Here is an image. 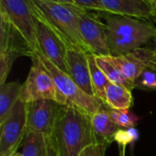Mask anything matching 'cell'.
Masks as SVG:
<instances>
[{"instance_id":"obj_28","label":"cell","mask_w":156,"mask_h":156,"mask_svg":"<svg viewBox=\"0 0 156 156\" xmlns=\"http://www.w3.org/2000/svg\"><path fill=\"white\" fill-rule=\"evenodd\" d=\"M153 42H154V44H153V50H154V63L153 64L156 67V37Z\"/></svg>"},{"instance_id":"obj_31","label":"cell","mask_w":156,"mask_h":156,"mask_svg":"<svg viewBox=\"0 0 156 156\" xmlns=\"http://www.w3.org/2000/svg\"><path fill=\"white\" fill-rule=\"evenodd\" d=\"M154 19L155 20V22H156V16H154Z\"/></svg>"},{"instance_id":"obj_19","label":"cell","mask_w":156,"mask_h":156,"mask_svg":"<svg viewBox=\"0 0 156 156\" xmlns=\"http://www.w3.org/2000/svg\"><path fill=\"white\" fill-rule=\"evenodd\" d=\"M22 156H48V138L41 133H25Z\"/></svg>"},{"instance_id":"obj_20","label":"cell","mask_w":156,"mask_h":156,"mask_svg":"<svg viewBox=\"0 0 156 156\" xmlns=\"http://www.w3.org/2000/svg\"><path fill=\"white\" fill-rule=\"evenodd\" d=\"M89 65L90 69L91 83H92L94 94L98 99L101 100L104 102L105 90L107 85L110 83V80H108L104 72L98 66L95 59V55L89 54Z\"/></svg>"},{"instance_id":"obj_1","label":"cell","mask_w":156,"mask_h":156,"mask_svg":"<svg viewBox=\"0 0 156 156\" xmlns=\"http://www.w3.org/2000/svg\"><path fill=\"white\" fill-rule=\"evenodd\" d=\"M49 139L58 156H80L96 144L90 115L70 103L61 106Z\"/></svg>"},{"instance_id":"obj_15","label":"cell","mask_w":156,"mask_h":156,"mask_svg":"<svg viewBox=\"0 0 156 156\" xmlns=\"http://www.w3.org/2000/svg\"><path fill=\"white\" fill-rule=\"evenodd\" d=\"M90 122L96 144H104L108 147L114 142L115 133L121 129L112 121L106 104L99 112L90 115Z\"/></svg>"},{"instance_id":"obj_25","label":"cell","mask_w":156,"mask_h":156,"mask_svg":"<svg viewBox=\"0 0 156 156\" xmlns=\"http://www.w3.org/2000/svg\"><path fill=\"white\" fill-rule=\"evenodd\" d=\"M108 146L104 144H92L87 147L80 156H106Z\"/></svg>"},{"instance_id":"obj_4","label":"cell","mask_w":156,"mask_h":156,"mask_svg":"<svg viewBox=\"0 0 156 156\" xmlns=\"http://www.w3.org/2000/svg\"><path fill=\"white\" fill-rule=\"evenodd\" d=\"M30 58L31 68L26 81L22 84L19 99L27 103L38 100H51L62 106L68 105L69 102L58 90L37 53Z\"/></svg>"},{"instance_id":"obj_17","label":"cell","mask_w":156,"mask_h":156,"mask_svg":"<svg viewBox=\"0 0 156 156\" xmlns=\"http://www.w3.org/2000/svg\"><path fill=\"white\" fill-rule=\"evenodd\" d=\"M22 84L17 81L5 82L0 85V123L7 117L20 98Z\"/></svg>"},{"instance_id":"obj_29","label":"cell","mask_w":156,"mask_h":156,"mask_svg":"<svg viewBox=\"0 0 156 156\" xmlns=\"http://www.w3.org/2000/svg\"><path fill=\"white\" fill-rule=\"evenodd\" d=\"M149 2L152 5V6L154 7V11H155L156 13V0H149Z\"/></svg>"},{"instance_id":"obj_22","label":"cell","mask_w":156,"mask_h":156,"mask_svg":"<svg viewBox=\"0 0 156 156\" xmlns=\"http://www.w3.org/2000/svg\"><path fill=\"white\" fill-rule=\"evenodd\" d=\"M109 112L112 121L122 129L133 128L139 122L136 116L130 109L128 110H113L109 107Z\"/></svg>"},{"instance_id":"obj_3","label":"cell","mask_w":156,"mask_h":156,"mask_svg":"<svg viewBox=\"0 0 156 156\" xmlns=\"http://www.w3.org/2000/svg\"><path fill=\"white\" fill-rule=\"evenodd\" d=\"M106 21L110 56L117 57L143 48L156 37V26L138 18L98 13Z\"/></svg>"},{"instance_id":"obj_23","label":"cell","mask_w":156,"mask_h":156,"mask_svg":"<svg viewBox=\"0 0 156 156\" xmlns=\"http://www.w3.org/2000/svg\"><path fill=\"white\" fill-rule=\"evenodd\" d=\"M138 132L133 128L129 129H119L115 133L114 142H116L119 145L120 154L121 156H125V149L128 144L135 142L138 139Z\"/></svg>"},{"instance_id":"obj_24","label":"cell","mask_w":156,"mask_h":156,"mask_svg":"<svg viewBox=\"0 0 156 156\" xmlns=\"http://www.w3.org/2000/svg\"><path fill=\"white\" fill-rule=\"evenodd\" d=\"M75 1L78 5L85 9H88L96 13H100V14L106 13L100 0H75Z\"/></svg>"},{"instance_id":"obj_21","label":"cell","mask_w":156,"mask_h":156,"mask_svg":"<svg viewBox=\"0 0 156 156\" xmlns=\"http://www.w3.org/2000/svg\"><path fill=\"white\" fill-rule=\"evenodd\" d=\"M134 89L142 90L156 91V67L148 66L133 81Z\"/></svg>"},{"instance_id":"obj_18","label":"cell","mask_w":156,"mask_h":156,"mask_svg":"<svg viewBox=\"0 0 156 156\" xmlns=\"http://www.w3.org/2000/svg\"><path fill=\"white\" fill-rule=\"evenodd\" d=\"M95 59L98 66L104 72L110 82L122 85L130 90H134L133 81L127 79L123 73L107 58V56H95Z\"/></svg>"},{"instance_id":"obj_8","label":"cell","mask_w":156,"mask_h":156,"mask_svg":"<svg viewBox=\"0 0 156 156\" xmlns=\"http://www.w3.org/2000/svg\"><path fill=\"white\" fill-rule=\"evenodd\" d=\"M27 127V102L19 99L0 123V156H11L22 145Z\"/></svg>"},{"instance_id":"obj_6","label":"cell","mask_w":156,"mask_h":156,"mask_svg":"<svg viewBox=\"0 0 156 156\" xmlns=\"http://www.w3.org/2000/svg\"><path fill=\"white\" fill-rule=\"evenodd\" d=\"M37 55L44 68L52 77L58 90L65 96L70 104L78 107L89 115L96 113L104 106L105 103L101 100L84 92L69 74L56 67L41 54L37 53Z\"/></svg>"},{"instance_id":"obj_2","label":"cell","mask_w":156,"mask_h":156,"mask_svg":"<svg viewBox=\"0 0 156 156\" xmlns=\"http://www.w3.org/2000/svg\"><path fill=\"white\" fill-rule=\"evenodd\" d=\"M36 18L46 25L65 45L68 50H80L91 54L80 28V11L77 5L32 0Z\"/></svg>"},{"instance_id":"obj_7","label":"cell","mask_w":156,"mask_h":156,"mask_svg":"<svg viewBox=\"0 0 156 156\" xmlns=\"http://www.w3.org/2000/svg\"><path fill=\"white\" fill-rule=\"evenodd\" d=\"M0 14L4 15L37 52V18L32 0H0Z\"/></svg>"},{"instance_id":"obj_9","label":"cell","mask_w":156,"mask_h":156,"mask_svg":"<svg viewBox=\"0 0 156 156\" xmlns=\"http://www.w3.org/2000/svg\"><path fill=\"white\" fill-rule=\"evenodd\" d=\"M62 105L51 100H38L27 103L26 133H37L50 138Z\"/></svg>"},{"instance_id":"obj_26","label":"cell","mask_w":156,"mask_h":156,"mask_svg":"<svg viewBox=\"0 0 156 156\" xmlns=\"http://www.w3.org/2000/svg\"><path fill=\"white\" fill-rule=\"evenodd\" d=\"M48 156H58L49 138H48Z\"/></svg>"},{"instance_id":"obj_30","label":"cell","mask_w":156,"mask_h":156,"mask_svg":"<svg viewBox=\"0 0 156 156\" xmlns=\"http://www.w3.org/2000/svg\"><path fill=\"white\" fill-rule=\"evenodd\" d=\"M11 156H22V154H20V153H17V152H16V153H15L14 154H12Z\"/></svg>"},{"instance_id":"obj_16","label":"cell","mask_w":156,"mask_h":156,"mask_svg":"<svg viewBox=\"0 0 156 156\" xmlns=\"http://www.w3.org/2000/svg\"><path fill=\"white\" fill-rule=\"evenodd\" d=\"M104 103L113 110H128L133 103L132 90L122 85L110 82L105 90Z\"/></svg>"},{"instance_id":"obj_5","label":"cell","mask_w":156,"mask_h":156,"mask_svg":"<svg viewBox=\"0 0 156 156\" xmlns=\"http://www.w3.org/2000/svg\"><path fill=\"white\" fill-rule=\"evenodd\" d=\"M36 54L23 35L12 23L0 14V85L4 84L14 61L21 57L31 58Z\"/></svg>"},{"instance_id":"obj_27","label":"cell","mask_w":156,"mask_h":156,"mask_svg":"<svg viewBox=\"0 0 156 156\" xmlns=\"http://www.w3.org/2000/svg\"><path fill=\"white\" fill-rule=\"evenodd\" d=\"M48 2H53V3H58V4H69V5H77L75 0H43Z\"/></svg>"},{"instance_id":"obj_14","label":"cell","mask_w":156,"mask_h":156,"mask_svg":"<svg viewBox=\"0 0 156 156\" xmlns=\"http://www.w3.org/2000/svg\"><path fill=\"white\" fill-rule=\"evenodd\" d=\"M107 14L125 16L142 20L154 18L155 11L149 0H100Z\"/></svg>"},{"instance_id":"obj_12","label":"cell","mask_w":156,"mask_h":156,"mask_svg":"<svg viewBox=\"0 0 156 156\" xmlns=\"http://www.w3.org/2000/svg\"><path fill=\"white\" fill-rule=\"evenodd\" d=\"M107 58L123 73V75L132 81L150 65L154 63V53L153 48L143 47L124 55Z\"/></svg>"},{"instance_id":"obj_10","label":"cell","mask_w":156,"mask_h":156,"mask_svg":"<svg viewBox=\"0 0 156 156\" xmlns=\"http://www.w3.org/2000/svg\"><path fill=\"white\" fill-rule=\"evenodd\" d=\"M100 17L98 13L82 7L80 11V33L92 55L110 56L106 24L102 23Z\"/></svg>"},{"instance_id":"obj_11","label":"cell","mask_w":156,"mask_h":156,"mask_svg":"<svg viewBox=\"0 0 156 156\" xmlns=\"http://www.w3.org/2000/svg\"><path fill=\"white\" fill-rule=\"evenodd\" d=\"M37 52L68 74L66 62L67 48L59 38L42 22L37 21Z\"/></svg>"},{"instance_id":"obj_13","label":"cell","mask_w":156,"mask_h":156,"mask_svg":"<svg viewBox=\"0 0 156 156\" xmlns=\"http://www.w3.org/2000/svg\"><path fill=\"white\" fill-rule=\"evenodd\" d=\"M66 62L68 74L75 83L87 94L96 97L91 83L89 54L80 50H68L66 54Z\"/></svg>"}]
</instances>
